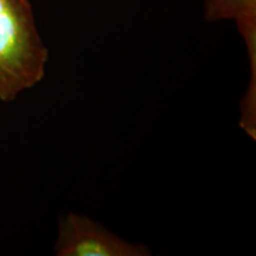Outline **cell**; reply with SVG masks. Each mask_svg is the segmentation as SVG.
Wrapping results in <instances>:
<instances>
[{"label":"cell","instance_id":"cell-1","mask_svg":"<svg viewBox=\"0 0 256 256\" xmlns=\"http://www.w3.org/2000/svg\"><path fill=\"white\" fill-rule=\"evenodd\" d=\"M46 63L28 0H0V102L14 101L40 83Z\"/></svg>","mask_w":256,"mask_h":256},{"label":"cell","instance_id":"cell-2","mask_svg":"<svg viewBox=\"0 0 256 256\" xmlns=\"http://www.w3.org/2000/svg\"><path fill=\"white\" fill-rule=\"evenodd\" d=\"M58 256H147L145 246L119 238L87 216L70 212L60 220L55 244Z\"/></svg>","mask_w":256,"mask_h":256},{"label":"cell","instance_id":"cell-3","mask_svg":"<svg viewBox=\"0 0 256 256\" xmlns=\"http://www.w3.org/2000/svg\"><path fill=\"white\" fill-rule=\"evenodd\" d=\"M206 22L232 20L247 48L250 78L241 101L240 126L250 138L256 136V0H204Z\"/></svg>","mask_w":256,"mask_h":256}]
</instances>
